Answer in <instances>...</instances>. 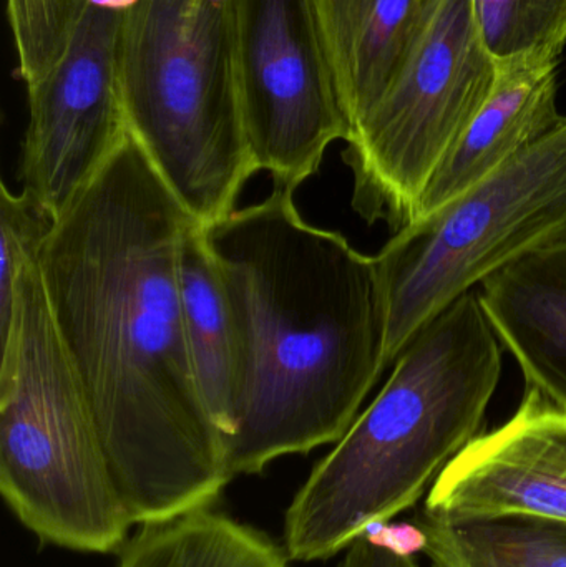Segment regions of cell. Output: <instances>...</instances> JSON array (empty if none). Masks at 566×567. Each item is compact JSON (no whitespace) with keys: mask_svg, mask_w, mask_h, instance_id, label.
<instances>
[{"mask_svg":"<svg viewBox=\"0 0 566 567\" xmlns=\"http://www.w3.org/2000/svg\"><path fill=\"white\" fill-rule=\"evenodd\" d=\"M564 239L566 116L444 208L394 233L375 256L388 310V367L459 297Z\"/></svg>","mask_w":566,"mask_h":567,"instance_id":"8992f818","label":"cell"},{"mask_svg":"<svg viewBox=\"0 0 566 567\" xmlns=\"http://www.w3.org/2000/svg\"><path fill=\"white\" fill-rule=\"evenodd\" d=\"M92 2L103 3V6L115 7V9L128 10L136 0H92Z\"/></svg>","mask_w":566,"mask_h":567,"instance_id":"44dd1931","label":"cell"},{"mask_svg":"<svg viewBox=\"0 0 566 567\" xmlns=\"http://www.w3.org/2000/svg\"><path fill=\"white\" fill-rule=\"evenodd\" d=\"M116 567H291L272 539L212 508L143 525Z\"/></svg>","mask_w":566,"mask_h":567,"instance_id":"9a60e30c","label":"cell"},{"mask_svg":"<svg viewBox=\"0 0 566 567\" xmlns=\"http://www.w3.org/2000/svg\"><path fill=\"white\" fill-rule=\"evenodd\" d=\"M123 16L90 2L62 59L27 89L19 182L59 218L130 133L120 86Z\"/></svg>","mask_w":566,"mask_h":567,"instance_id":"9c48e42d","label":"cell"},{"mask_svg":"<svg viewBox=\"0 0 566 567\" xmlns=\"http://www.w3.org/2000/svg\"><path fill=\"white\" fill-rule=\"evenodd\" d=\"M497 69L491 96L432 176L415 221L444 208L564 122L557 106L558 59L524 56L497 63Z\"/></svg>","mask_w":566,"mask_h":567,"instance_id":"8fae6325","label":"cell"},{"mask_svg":"<svg viewBox=\"0 0 566 567\" xmlns=\"http://www.w3.org/2000/svg\"><path fill=\"white\" fill-rule=\"evenodd\" d=\"M236 30L253 163L296 192L351 136L316 2L236 0Z\"/></svg>","mask_w":566,"mask_h":567,"instance_id":"ba28073f","label":"cell"},{"mask_svg":"<svg viewBox=\"0 0 566 567\" xmlns=\"http://www.w3.org/2000/svg\"><path fill=\"white\" fill-rule=\"evenodd\" d=\"M424 515L438 522L566 523V410L528 389L511 420L478 433L435 478Z\"/></svg>","mask_w":566,"mask_h":567,"instance_id":"30bf717a","label":"cell"},{"mask_svg":"<svg viewBox=\"0 0 566 567\" xmlns=\"http://www.w3.org/2000/svg\"><path fill=\"white\" fill-rule=\"evenodd\" d=\"M432 567H442V566H439V565H432Z\"/></svg>","mask_w":566,"mask_h":567,"instance_id":"7402d4cb","label":"cell"},{"mask_svg":"<svg viewBox=\"0 0 566 567\" xmlns=\"http://www.w3.org/2000/svg\"><path fill=\"white\" fill-rule=\"evenodd\" d=\"M422 551L442 567H566V523L512 518L415 523Z\"/></svg>","mask_w":566,"mask_h":567,"instance_id":"2e32d148","label":"cell"},{"mask_svg":"<svg viewBox=\"0 0 566 567\" xmlns=\"http://www.w3.org/2000/svg\"><path fill=\"white\" fill-rule=\"evenodd\" d=\"M196 219L128 133L40 249L50 312L133 523L212 508L233 476L183 327Z\"/></svg>","mask_w":566,"mask_h":567,"instance_id":"6da1fadb","label":"cell"},{"mask_svg":"<svg viewBox=\"0 0 566 567\" xmlns=\"http://www.w3.org/2000/svg\"><path fill=\"white\" fill-rule=\"evenodd\" d=\"M352 128L404 69L441 0H315Z\"/></svg>","mask_w":566,"mask_h":567,"instance_id":"4fadbf2b","label":"cell"},{"mask_svg":"<svg viewBox=\"0 0 566 567\" xmlns=\"http://www.w3.org/2000/svg\"><path fill=\"white\" fill-rule=\"evenodd\" d=\"M482 42L497 63L524 56L560 59L566 0H471Z\"/></svg>","mask_w":566,"mask_h":567,"instance_id":"e0dca14e","label":"cell"},{"mask_svg":"<svg viewBox=\"0 0 566 567\" xmlns=\"http://www.w3.org/2000/svg\"><path fill=\"white\" fill-rule=\"evenodd\" d=\"M502 343L477 289L422 327L286 512L292 561H325L412 508L484 425Z\"/></svg>","mask_w":566,"mask_h":567,"instance_id":"3957f363","label":"cell"},{"mask_svg":"<svg viewBox=\"0 0 566 567\" xmlns=\"http://www.w3.org/2000/svg\"><path fill=\"white\" fill-rule=\"evenodd\" d=\"M59 216L29 193L0 189V336L9 327L17 282L56 228Z\"/></svg>","mask_w":566,"mask_h":567,"instance_id":"d6986e66","label":"cell"},{"mask_svg":"<svg viewBox=\"0 0 566 567\" xmlns=\"http://www.w3.org/2000/svg\"><path fill=\"white\" fill-rule=\"evenodd\" d=\"M497 72L471 0H441L404 69L346 142L352 208L362 219L394 233L415 221L432 176L487 102Z\"/></svg>","mask_w":566,"mask_h":567,"instance_id":"52a82bcc","label":"cell"},{"mask_svg":"<svg viewBox=\"0 0 566 567\" xmlns=\"http://www.w3.org/2000/svg\"><path fill=\"white\" fill-rule=\"evenodd\" d=\"M92 0H7L20 79L35 85L62 59Z\"/></svg>","mask_w":566,"mask_h":567,"instance_id":"ac0fdd59","label":"cell"},{"mask_svg":"<svg viewBox=\"0 0 566 567\" xmlns=\"http://www.w3.org/2000/svg\"><path fill=\"white\" fill-rule=\"evenodd\" d=\"M272 185L258 205L202 226L236 349L233 478L338 443L388 369V310L375 256L299 215Z\"/></svg>","mask_w":566,"mask_h":567,"instance_id":"7a4b0ae2","label":"cell"},{"mask_svg":"<svg viewBox=\"0 0 566 567\" xmlns=\"http://www.w3.org/2000/svg\"><path fill=\"white\" fill-rule=\"evenodd\" d=\"M477 293L528 389L566 410V239L488 276Z\"/></svg>","mask_w":566,"mask_h":567,"instance_id":"7c38bea8","label":"cell"},{"mask_svg":"<svg viewBox=\"0 0 566 567\" xmlns=\"http://www.w3.org/2000/svg\"><path fill=\"white\" fill-rule=\"evenodd\" d=\"M0 493L47 545L109 555L132 516L50 312L39 265L17 282L0 336Z\"/></svg>","mask_w":566,"mask_h":567,"instance_id":"5b68a950","label":"cell"},{"mask_svg":"<svg viewBox=\"0 0 566 567\" xmlns=\"http://www.w3.org/2000/svg\"><path fill=\"white\" fill-rule=\"evenodd\" d=\"M183 327L203 402L223 440L233 432L236 349L231 313L218 268L203 241L202 225L186 233L179 251Z\"/></svg>","mask_w":566,"mask_h":567,"instance_id":"5bb4252c","label":"cell"},{"mask_svg":"<svg viewBox=\"0 0 566 567\" xmlns=\"http://www.w3.org/2000/svg\"><path fill=\"white\" fill-rule=\"evenodd\" d=\"M338 567H419L404 549L384 545L372 536L364 535L356 539Z\"/></svg>","mask_w":566,"mask_h":567,"instance_id":"ffe728a7","label":"cell"},{"mask_svg":"<svg viewBox=\"0 0 566 567\" xmlns=\"http://www.w3.org/2000/svg\"><path fill=\"white\" fill-rule=\"evenodd\" d=\"M130 133L205 226L256 175L243 115L236 0H136L120 35Z\"/></svg>","mask_w":566,"mask_h":567,"instance_id":"277c9868","label":"cell"}]
</instances>
